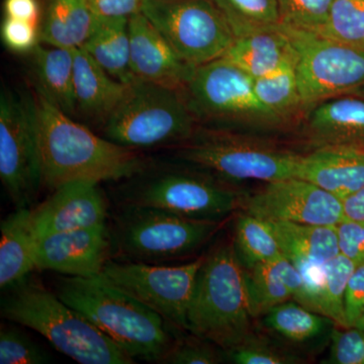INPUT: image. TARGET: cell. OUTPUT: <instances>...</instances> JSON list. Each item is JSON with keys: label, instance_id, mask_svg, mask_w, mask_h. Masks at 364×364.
Instances as JSON below:
<instances>
[{"label": "cell", "instance_id": "6da1fadb", "mask_svg": "<svg viewBox=\"0 0 364 364\" xmlns=\"http://www.w3.org/2000/svg\"><path fill=\"white\" fill-rule=\"evenodd\" d=\"M43 186L54 191L73 181L119 182L147 166L140 151L91 132L41 93L36 98Z\"/></svg>", "mask_w": 364, "mask_h": 364}, {"label": "cell", "instance_id": "7a4b0ae2", "mask_svg": "<svg viewBox=\"0 0 364 364\" xmlns=\"http://www.w3.org/2000/svg\"><path fill=\"white\" fill-rule=\"evenodd\" d=\"M55 293L134 360L161 363L181 331L102 272L87 277L62 275Z\"/></svg>", "mask_w": 364, "mask_h": 364}, {"label": "cell", "instance_id": "3957f363", "mask_svg": "<svg viewBox=\"0 0 364 364\" xmlns=\"http://www.w3.org/2000/svg\"><path fill=\"white\" fill-rule=\"evenodd\" d=\"M186 165L159 167L148 163L135 176L119 181L112 195L114 207L157 208L208 221H224L241 210L245 193L210 172Z\"/></svg>", "mask_w": 364, "mask_h": 364}, {"label": "cell", "instance_id": "277c9868", "mask_svg": "<svg viewBox=\"0 0 364 364\" xmlns=\"http://www.w3.org/2000/svg\"><path fill=\"white\" fill-rule=\"evenodd\" d=\"M1 317L39 333L64 355L81 364L136 363L107 335L37 280L6 291Z\"/></svg>", "mask_w": 364, "mask_h": 364}, {"label": "cell", "instance_id": "5b68a950", "mask_svg": "<svg viewBox=\"0 0 364 364\" xmlns=\"http://www.w3.org/2000/svg\"><path fill=\"white\" fill-rule=\"evenodd\" d=\"M244 270L233 243L220 242L205 255L188 312V331L217 345L233 348L252 334Z\"/></svg>", "mask_w": 364, "mask_h": 364}, {"label": "cell", "instance_id": "8992f818", "mask_svg": "<svg viewBox=\"0 0 364 364\" xmlns=\"http://www.w3.org/2000/svg\"><path fill=\"white\" fill-rule=\"evenodd\" d=\"M176 159L210 172L229 183L272 182L294 177L303 154L270 136L198 127L176 146Z\"/></svg>", "mask_w": 364, "mask_h": 364}, {"label": "cell", "instance_id": "52a82bcc", "mask_svg": "<svg viewBox=\"0 0 364 364\" xmlns=\"http://www.w3.org/2000/svg\"><path fill=\"white\" fill-rule=\"evenodd\" d=\"M222 223L157 208L114 207L107 221L112 259L148 264L184 259L207 245Z\"/></svg>", "mask_w": 364, "mask_h": 364}, {"label": "cell", "instance_id": "ba28073f", "mask_svg": "<svg viewBox=\"0 0 364 364\" xmlns=\"http://www.w3.org/2000/svg\"><path fill=\"white\" fill-rule=\"evenodd\" d=\"M183 91L202 126L267 136L291 127L261 104L253 78L224 58L196 67Z\"/></svg>", "mask_w": 364, "mask_h": 364}, {"label": "cell", "instance_id": "9c48e42d", "mask_svg": "<svg viewBox=\"0 0 364 364\" xmlns=\"http://www.w3.org/2000/svg\"><path fill=\"white\" fill-rule=\"evenodd\" d=\"M200 124L183 90L135 79L121 104L102 124V136L124 147H176Z\"/></svg>", "mask_w": 364, "mask_h": 364}, {"label": "cell", "instance_id": "30bf717a", "mask_svg": "<svg viewBox=\"0 0 364 364\" xmlns=\"http://www.w3.org/2000/svg\"><path fill=\"white\" fill-rule=\"evenodd\" d=\"M279 28L294 49V67L306 114L326 100L363 90V48L282 23Z\"/></svg>", "mask_w": 364, "mask_h": 364}, {"label": "cell", "instance_id": "8fae6325", "mask_svg": "<svg viewBox=\"0 0 364 364\" xmlns=\"http://www.w3.org/2000/svg\"><path fill=\"white\" fill-rule=\"evenodd\" d=\"M0 178L16 208H30L43 186L36 100L2 90Z\"/></svg>", "mask_w": 364, "mask_h": 364}, {"label": "cell", "instance_id": "7c38bea8", "mask_svg": "<svg viewBox=\"0 0 364 364\" xmlns=\"http://www.w3.org/2000/svg\"><path fill=\"white\" fill-rule=\"evenodd\" d=\"M142 13L196 68L222 58L236 38L212 0H147Z\"/></svg>", "mask_w": 364, "mask_h": 364}, {"label": "cell", "instance_id": "4fadbf2b", "mask_svg": "<svg viewBox=\"0 0 364 364\" xmlns=\"http://www.w3.org/2000/svg\"><path fill=\"white\" fill-rule=\"evenodd\" d=\"M205 255L179 265L111 259L102 273L116 286L159 314L172 327L188 331V312Z\"/></svg>", "mask_w": 364, "mask_h": 364}, {"label": "cell", "instance_id": "5bb4252c", "mask_svg": "<svg viewBox=\"0 0 364 364\" xmlns=\"http://www.w3.org/2000/svg\"><path fill=\"white\" fill-rule=\"evenodd\" d=\"M240 210L269 221L332 226L346 218L341 198L296 176L267 182L245 193Z\"/></svg>", "mask_w": 364, "mask_h": 364}, {"label": "cell", "instance_id": "9a60e30c", "mask_svg": "<svg viewBox=\"0 0 364 364\" xmlns=\"http://www.w3.org/2000/svg\"><path fill=\"white\" fill-rule=\"evenodd\" d=\"M107 196L95 181H73L53 191L44 202L31 208L38 240L49 235L104 226L109 218Z\"/></svg>", "mask_w": 364, "mask_h": 364}, {"label": "cell", "instance_id": "2e32d148", "mask_svg": "<svg viewBox=\"0 0 364 364\" xmlns=\"http://www.w3.org/2000/svg\"><path fill=\"white\" fill-rule=\"evenodd\" d=\"M111 259L107 224L49 235L38 243L37 269L65 277L100 274Z\"/></svg>", "mask_w": 364, "mask_h": 364}, {"label": "cell", "instance_id": "e0dca14e", "mask_svg": "<svg viewBox=\"0 0 364 364\" xmlns=\"http://www.w3.org/2000/svg\"><path fill=\"white\" fill-rule=\"evenodd\" d=\"M131 67L134 75L155 85L184 90L196 67L178 56L143 13L129 18Z\"/></svg>", "mask_w": 364, "mask_h": 364}, {"label": "cell", "instance_id": "ac0fdd59", "mask_svg": "<svg viewBox=\"0 0 364 364\" xmlns=\"http://www.w3.org/2000/svg\"><path fill=\"white\" fill-rule=\"evenodd\" d=\"M301 135L311 149L322 146L364 148V98L343 95L315 105L306 112Z\"/></svg>", "mask_w": 364, "mask_h": 364}, {"label": "cell", "instance_id": "d6986e66", "mask_svg": "<svg viewBox=\"0 0 364 364\" xmlns=\"http://www.w3.org/2000/svg\"><path fill=\"white\" fill-rule=\"evenodd\" d=\"M296 177L313 182L343 200L364 188V148H313L303 154Z\"/></svg>", "mask_w": 364, "mask_h": 364}, {"label": "cell", "instance_id": "ffe728a7", "mask_svg": "<svg viewBox=\"0 0 364 364\" xmlns=\"http://www.w3.org/2000/svg\"><path fill=\"white\" fill-rule=\"evenodd\" d=\"M0 289L9 291L37 269V236L31 208H16L0 224Z\"/></svg>", "mask_w": 364, "mask_h": 364}, {"label": "cell", "instance_id": "44dd1931", "mask_svg": "<svg viewBox=\"0 0 364 364\" xmlns=\"http://www.w3.org/2000/svg\"><path fill=\"white\" fill-rule=\"evenodd\" d=\"M128 85L112 77L82 48L74 49L76 111L102 124L121 104Z\"/></svg>", "mask_w": 364, "mask_h": 364}, {"label": "cell", "instance_id": "7402d4cb", "mask_svg": "<svg viewBox=\"0 0 364 364\" xmlns=\"http://www.w3.org/2000/svg\"><path fill=\"white\" fill-rule=\"evenodd\" d=\"M222 58L253 79L268 75L287 62H296L293 47L279 25L235 38Z\"/></svg>", "mask_w": 364, "mask_h": 364}, {"label": "cell", "instance_id": "603a6c76", "mask_svg": "<svg viewBox=\"0 0 364 364\" xmlns=\"http://www.w3.org/2000/svg\"><path fill=\"white\" fill-rule=\"evenodd\" d=\"M251 312L262 317L273 306L294 299L301 287V272L293 261L282 255L277 259L244 268Z\"/></svg>", "mask_w": 364, "mask_h": 364}, {"label": "cell", "instance_id": "cb8c5ba5", "mask_svg": "<svg viewBox=\"0 0 364 364\" xmlns=\"http://www.w3.org/2000/svg\"><path fill=\"white\" fill-rule=\"evenodd\" d=\"M268 331L294 348H312L329 343L336 323L294 299L273 306L261 317Z\"/></svg>", "mask_w": 364, "mask_h": 364}, {"label": "cell", "instance_id": "d4e9b609", "mask_svg": "<svg viewBox=\"0 0 364 364\" xmlns=\"http://www.w3.org/2000/svg\"><path fill=\"white\" fill-rule=\"evenodd\" d=\"M38 92L68 114L76 112L74 93V49L39 44L33 51Z\"/></svg>", "mask_w": 364, "mask_h": 364}, {"label": "cell", "instance_id": "484cf974", "mask_svg": "<svg viewBox=\"0 0 364 364\" xmlns=\"http://www.w3.org/2000/svg\"><path fill=\"white\" fill-rule=\"evenodd\" d=\"M81 48L117 80L130 85L136 79L131 67L129 18L97 16L95 30Z\"/></svg>", "mask_w": 364, "mask_h": 364}, {"label": "cell", "instance_id": "4316f807", "mask_svg": "<svg viewBox=\"0 0 364 364\" xmlns=\"http://www.w3.org/2000/svg\"><path fill=\"white\" fill-rule=\"evenodd\" d=\"M267 221L284 255L296 264H322L339 254L336 226Z\"/></svg>", "mask_w": 364, "mask_h": 364}, {"label": "cell", "instance_id": "83f0119b", "mask_svg": "<svg viewBox=\"0 0 364 364\" xmlns=\"http://www.w3.org/2000/svg\"><path fill=\"white\" fill-rule=\"evenodd\" d=\"M97 21V14L85 0H48L41 43L77 49L90 37Z\"/></svg>", "mask_w": 364, "mask_h": 364}, {"label": "cell", "instance_id": "f1b7e54d", "mask_svg": "<svg viewBox=\"0 0 364 364\" xmlns=\"http://www.w3.org/2000/svg\"><path fill=\"white\" fill-rule=\"evenodd\" d=\"M254 90L261 104L291 126L306 114L299 92L294 62H287L268 75L253 79Z\"/></svg>", "mask_w": 364, "mask_h": 364}, {"label": "cell", "instance_id": "f546056e", "mask_svg": "<svg viewBox=\"0 0 364 364\" xmlns=\"http://www.w3.org/2000/svg\"><path fill=\"white\" fill-rule=\"evenodd\" d=\"M236 215L232 243L242 267H255L284 255L267 220L244 210H238Z\"/></svg>", "mask_w": 364, "mask_h": 364}, {"label": "cell", "instance_id": "4dcf8cb0", "mask_svg": "<svg viewBox=\"0 0 364 364\" xmlns=\"http://www.w3.org/2000/svg\"><path fill=\"white\" fill-rule=\"evenodd\" d=\"M226 18L235 37L248 35L280 23L277 0H212Z\"/></svg>", "mask_w": 364, "mask_h": 364}, {"label": "cell", "instance_id": "1f68e13d", "mask_svg": "<svg viewBox=\"0 0 364 364\" xmlns=\"http://www.w3.org/2000/svg\"><path fill=\"white\" fill-rule=\"evenodd\" d=\"M224 360L237 364H299L303 356L291 347L282 346L270 337L254 331L233 348L223 350Z\"/></svg>", "mask_w": 364, "mask_h": 364}, {"label": "cell", "instance_id": "d6a6232c", "mask_svg": "<svg viewBox=\"0 0 364 364\" xmlns=\"http://www.w3.org/2000/svg\"><path fill=\"white\" fill-rule=\"evenodd\" d=\"M356 264L342 254L327 261L323 282L322 315L331 318L340 327H347L345 320V294L347 284Z\"/></svg>", "mask_w": 364, "mask_h": 364}, {"label": "cell", "instance_id": "836d02e7", "mask_svg": "<svg viewBox=\"0 0 364 364\" xmlns=\"http://www.w3.org/2000/svg\"><path fill=\"white\" fill-rule=\"evenodd\" d=\"M317 33L364 49V0H335Z\"/></svg>", "mask_w": 364, "mask_h": 364}, {"label": "cell", "instance_id": "e575fe53", "mask_svg": "<svg viewBox=\"0 0 364 364\" xmlns=\"http://www.w3.org/2000/svg\"><path fill=\"white\" fill-rule=\"evenodd\" d=\"M51 361L50 354L25 332L13 326L1 325L0 364H44Z\"/></svg>", "mask_w": 364, "mask_h": 364}, {"label": "cell", "instance_id": "d590c367", "mask_svg": "<svg viewBox=\"0 0 364 364\" xmlns=\"http://www.w3.org/2000/svg\"><path fill=\"white\" fill-rule=\"evenodd\" d=\"M280 23L284 25L320 30L329 16L335 0H277Z\"/></svg>", "mask_w": 364, "mask_h": 364}, {"label": "cell", "instance_id": "8d00e7d4", "mask_svg": "<svg viewBox=\"0 0 364 364\" xmlns=\"http://www.w3.org/2000/svg\"><path fill=\"white\" fill-rule=\"evenodd\" d=\"M177 333L176 341L171 350L162 359V364H217L224 361L223 350L217 345L196 335L183 338Z\"/></svg>", "mask_w": 364, "mask_h": 364}, {"label": "cell", "instance_id": "74e56055", "mask_svg": "<svg viewBox=\"0 0 364 364\" xmlns=\"http://www.w3.org/2000/svg\"><path fill=\"white\" fill-rule=\"evenodd\" d=\"M329 345V356L324 363L364 364V332L355 326H336Z\"/></svg>", "mask_w": 364, "mask_h": 364}, {"label": "cell", "instance_id": "f35d334b", "mask_svg": "<svg viewBox=\"0 0 364 364\" xmlns=\"http://www.w3.org/2000/svg\"><path fill=\"white\" fill-rule=\"evenodd\" d=\"M1 39L11 51H33L41 43V30L38 23L6 16L1 25Z\"/></svg>", "mask_w": 364, "mask_h": 364}, {"label": "cell", "instance_id": "ab89813d", "mask_svg": "<svg viewBox=\"0 0 364 364\" xmlns=\"http://www.w3.org/2000/svg\"><path fill=\"white\" fill-rule=\"evenodd\" d=\"M336 230L339 253L356 265L364 263V222L345 218Z\"/></svg>", "mask_w": 364, "mask_h": 364}, {"label": "cell", "instance_id": "60d3db41", "mask_svg": "<svg viewBox=\"0 0 364 364\" xmlns=\"http://www.w3.org/2000/svg\"><path fill=\"white\" fill-rule=\"evenodd\" d=\"M364 309V263L356 265L345 294V320L347 327L355 325Z\"/></svg>", "mask_w": 364, "mask_h": 364}, {"label": "cell", "instance_id": "b9f144b4", "mask_svg": "<svg viewBox=\"0 0 364 364\" xmlns=\"http://www.w3.org/2000/svg\"><path fill=\"white\" fill-rule=\"evenodd\" d=\"M91 11L104 18H130L142 13L147 0H85Z\"/></svg>", "mask_w": 364, "mask_h": 364}, {"label": "cell", "instance_id": "7bdbcfd3", "mask_svg": "<svg viewBox=\"0 0 364 364\" xmlns=\"http://www.w3.org/2000/svg\"><path fill=\"white\" fill-rule=\"evenodd\" d=\"M4 16L39 23L38 0H4Z\"/></svg>", "mask_w": 364, "mask_h": 364}, {"label": "cell", "instance_id": "ee69618b", "mask_svg": "<svg viewBox=\"0 0 364 364\" xmlns=\"http://www.w3.org/2000/svg\"><path fill=\"white\" fill-rule=\"evenodd\" d=\"M345 217L364 222V188L343 200Z\"/></svg>", "mask_w": 364, "mask_h": 364}, {"label": "cell", "instance_id": "f6af8a7d", "mask_svg": "<svg viewBox=\"0 0 364 364\" xmlns=\"http://www.w3.org/2000/svg\"><path fill=\"white\" fill-rule=\"evenodd\" d=\"M354 326L359 328V329L363 330L364 332V309L363 313L360 314V316H359V318Z\"/></svg>", "mask_w": 364, "mask_h": 364}, {"label": "cell", "instance_id": "bcb514c9", "mask_svg": "<svg viewBox=\"0 0 364 364\" xmlns=\"http://www.w3.org/2000/svg\"><path fill=\"white\" fill-rule=\"evenodd\" d=\"M353 95H358V97H359L364 98V90H359V91H358V92L354 93Z\"/></svg>", "mask_w": 364, "mask_h": 364}]
</instances>
